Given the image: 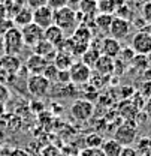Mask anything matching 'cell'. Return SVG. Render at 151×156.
Here are the masks:
<instances>
[{"mask_svg":"<svg viewBox=\"0 0 151 156\" xmlns=\"http://www.w3.org/2000/svg\"><path fill=\"white\" fill-rule=\"evenodd\" d=\"M24 47H26V44H24L21 30L18 27H11V29H8L5 32V35H3V50H5V54L18 56V54H21Z\"/></svg>","mask_w":151,"mask_h":156,"instance_id":"cell-1","label":"cell"},{"mask_svg":"<svg viewBox=\"0 0 151 156\" xmlns=\"http://www.w3.org/2000/svg\"><path fill=\"white\" fill-rule=\"evenodd\" d=\"M54 24L60 27L64 33L74 32L78 27V12L70 6H64L54 11Z\"/></svg>","mask_w":151,"mask_h":156,"instance_id":"cell-2","label":"cell"},{"mask_svg":"<svg viewBox=\"0 0 151 156\" xmlns=\"http://www.w3.org/2000/svg\"><path fill=\"white\" fill-rule=\"evenodd\" d=\"M51 83L43 77L42 74H30L27 78V90L33 98H45L50 93Z\"/></svg>","mask_w":151,"mask_h":156,"instance_id":"cell-3","label":"cell"},{"mask_svg":"<svg viewBox=\"0 0 151 156\" xmlns=\"http://www.w3.org/2000/svg\"><path fill=\"white\" fill-rule=\"evenodd\" d=\"M70 116L75 119L76 122H87L94 113V105L93 102L87 99H76L70 105Z\"/></svg>","mask_w":151,"mask_h":156,"instance_id":"cell-4","label":"cell"},{"mask_svg":"<svg viewBox=\"0 0 151 156\" xmlns=\"http://www.w3.org/2000/svg\"><path fill=\"white\" fill-rule=\"evenodd\" d=\"M130 47L135 54L148 56L151 53V33L148 30H139L132 36Z\"/></svg>","mask_w":151,"mask_h":156,"instance_id":"cell-5","label":"cell"},{"mask_svg":"<svg viewBox=\"0 0 151 156\" xmlns=\"http://www.w3.org/2000/svg\"><path fill=\"white\" fill-rule=\"evenodd\" d=\"M136 134H138L136 125L132 123L130 120H126L124 123H121V125L117 128V131H115V134H114V138H115L121 146H132L133 141L136 140Z\"/></svg>","mask_w":151,"mask_h":156,"instance_id":"cell-6","label":"cell"},{"mask_svg":"<svg viewBox=\"0 0 151 156\" xmlns=\"http://www.w3.org/2000/svg\"><path fill=\"white\" fill-rule=\"evenodd\" d=\"M69 74H70V83L72 84H75V86L87 84L91 78V68L87 66L82 62H76L70 66Z\"/></svg>","mask_w":151,"mask_h":156,"instance_id":"cell-7","label":"cell"},{"mask_svg":"<svg viewBox=\"0 0 151 156\" xmlns=\"http://www.w3.org/2000/svg\"><path fill=\"white\" fill-rule=\"evenodd\" d=\"M19 30H21V35H22L26 47L33 48L38 42H40L43 39V29L39 27L38 24H35V23H30V24L21 27Z\"/></svg>","mask_w":151,"mask_h":156,"instance_id":"cell-8","label":"cell"},{"mask_svg":"<svg viewBox=\"0 0 151 156\" xmlns=\"http://www.w3.org/2000/svg\"><path fill=\"white\" fill-rule=\"evenodd\" d=\"M130 21L120 17H114L111 27H109V36L117 41H123L130 35Z\"/></svg>","mask_w":151,"mask_h":156,"instance_id":"cell-9","label":"cell"},{"mask_svg":"<svg viewBox=\"0 0 151 156\" xmlns=\"http://www.w3.org/2000/svg\"><path fill=\"white\" fill-rule=\"evenodd\" d=\"M33 23L42 27L43 30L54 24V11L48 6H42L33 11Z\"/></svg>","mask_w":151,"mask_h":156,"instance_id":"cell-10","label":"cell"},{"mask_svg":"<svg viewBox=\"0 0 151 156\" xmlns=\"http://www.w3.org/2000/svg\"><path fill=\"white\" fill-rule=\"evenodd\" d=\"M78 21L81 18H96L99 14V2L97 0H81L78 3Z\"/></svg>","mask_w":151,"mask_h":156,"instance_id":"cell-11","label":"cell"},{"mask_svg":"<svg viewBox=\"0 0 151 156\" xmlns=\"http://www.w3.org/2000/svg\"><path fill=\"white\" fill-rule=\"evenodd\" d=\"M121 48L123 47H121L120 41L111 38V36H105V38L102 39V42H100V53L103 56H108V57H111V58L118 57L120 53H121Z\"/></svg>","mask_w":151,"mask_h":156,"instance_id":"cell-12","label":"cell"},{"mask_svg":"<svg viewBox=\"0 0 151 156\" xmlns=\"http://www.w3.org/2000/svg\"><path fill=\"white\" fill-rule=\"evenodd\" d=\"M43 38L46 39L50 44H53L57 50H58V48L64 44V41L67 39V36H66V33H64L60 27H57L56 24H53V26H50L48 29L43 30Z\"/></svg>","mask_w":151,"mask_h":156,"instance_id":"cell-13","label":"cell"},{"mask_svg":"<svg viewBox=\"0 0 151 156\" xmlns=\"http://www.w3.org/2000/svg\"><path fill=\"white\" fill-rule=\"evenodd\" d=\"M48 60L45 57H42V56H39V54H32V56H29L27 60H26V69L30 72V74H43V71H45V68L48 66Z\"/></svg>","mask_w":151,"mask_h":156,"instance_id":"cell-14","label":"cell"},{"mask_svg":"<svg viewBox=\"0 0 151 156\" xmlns=\"http://www.w3.org/2000/svg\"><path fill=\"white\" fill-rule=\"evenodd\" d=\"M114 66H115V58H111L108 56L100 54V57L97 58V62L94 63V71L97 74L103 75V77H109L114 74Z\"/></svg>","mask_w":151,"mask_h":156,"instance_id":"cell-15","label":"cell"},{"mask_svg":"<svg viewBox=\"0 0 151 156\" xmlns=\"http://www.w3.org/2000/svg\"><path fill=\"white\" fill-rule=\"evenodd\" d=\"M32 50H33L35 54H39V56L45 57L48 62H53L54 57H56V54H57V48L53 45V44H50L45 38L42 39L40 42H38Z\"/></svg>","mask_w":151,"mask_h":156,"instance_id":"cell-16","label":"cell"},{"mask_svg":"<svg viewBox=\"0 0 151 156\" xmlns=\"http://www.w3.org/2000/svg\"><path fill=\"white\" fill-rule=\"evenodd\" d=\"M0 66H2L9 75H14V74H17L19 69H21V60L18 58V56L5 54L3 57H0Z\"/></svg>","mask_w":151,"mask_h":156,"instance_id":"cell-17","label":"cell"},{"mask_svg":"<svg viewBox=\"0 0 151 156\" xmlns=\"http://www.w3.org/2000/svg\"><path fill=\"white\" fill-rule=\"evenodd\" d=\"M12 23H14L15 27H18V29L27 26V24H30V23H33V11H32L29 6H22L18 12H17V15L12 18Z\"/></svg>","mask_w":151,"mask_h":156,"instance_id":"cell-18","label":"cell"},{"mask_svg":"<svg viewBox=\"0 0 151 156\" xmlns=\"http://www.w3.org/2000/svg\"><path fill=\"white\" fill-rule=\"evenodd\" d=\"M123 147L115 138H108V140H103L100 149L103 152L105 156H120L121 152H123Z\"/></svg>","mask_w":151,"mask_h":156,"instance_id":"cell-19","label":"cell"},{"mask_svg":"<svg viewBox=\"0 0 151 156\" xmlns=\"http://www.w3.org/2000/svg\"><path fill=\"white\" fill-rule=\"evenodd\" d=\"M53 63L56 65L60 71H69L70 66L74 65V56L66 53V51H61V50H57V54Z\"/></svg>","mask_w":151,"mask_h":156,"instance_id":"cell-20","label":"cell"},{"mask_svg":"<svg viewBox=\"0 0 151 156\" xmlns=\"http://www.w3.org/2000/svg\"><path fill=\"white\" fill-rule=\"evenodd\" d=\"M112 14H102L99 12L94 18V27L102 33V35H109V27L112 23Z\"/></svg>","mask_w":151,"mask_h":156,"instance_id":"cell-21","label":"cell"},{"mask_svg":"<svg viewBox=\"0 0 151 156\" xmlns=\"http://www.w3.org/2000/svg\"><path fill=\"white\" fill-rule=\"evenodd\" d=\"M70 38L74 39V41H76V42L90 45L91 41H93V32H91V29H88L85 26H78L75 30L72 32V36Z\"/></svg>","mask_w":151,"mask_h":156,"instance_id":"cell-22","label":"cell"},{"mask_svg":"<svg viewBox=\"0 0 151 156\" xmlns=\"http://www.w3.org/2000/svg\"><path fill=\"white\" fill-rule=\"evenodd\" d=\"M100 54H102V53H100V48H94L93 45H90V47H88V50L81 56V58H82L81 62H82V63H85L87 66L93 68V66H94V63L97 62V58L100 57Z\"/></svg>","mask_w":151,"mask_h":156,"instance_id":"cell-23","label":"cell"},{"mask_svg":"<svg viewBox=\"0 0 151 156\" xmlns=\"http://www.w3.org/2000/svg\"><path fill=\"white\" fill-rule=\"evenodd\" d=\"M58 74H60V69L57 68L53 62H50V63H48V66L45 68V71H43V74H42V75H43V77L53 84V83H58Z\"/></svg>","mask_w":151,"mask_h":156,"instance_id":"cell-24","label":"cell"},{"mask_svg":"<svg viewBox=\"0 0 151 156\" xmlns=\"http://www.w3.org/2000/svg\"><path fill=\"white\" fill-rule=\"evenodd\" d=\"M132 66L135 69H139V71H147L150 68L148 65V57L147 56H142V54H135V57L132 58Z\"/></svg>","mask_w":151,"mask_h":156,"instance_id":"cell-25","label":"cell"},{"mask_svg":"<svg viewBox=\"0 0 151 156\" xmlns=\"http://www.w3.org/2000/svg\"><path fill=\"white\" fill-rule=\"evenodd\" d=\"M133 57H135V51L132 50V47L121 48V53H120V56H118V58L123 60L124 63H130Z\"/></svg>","mask_w":151,"mask_h":156,"instance_id":"cell-26","label":"cell"},{"mask_svg":"<svg viewBox=\"0 0 151 156\" xmlns=\"http://www.w3.org/2000/svg\"><path fill=\"white\" fill-rule=\"evenodd\" d=\"M78 156H105L100 147H85L79 152Z\"/></svg>","mask_w":151,"mask_h":156,"instance_id":"cell-27","label":"cell"},{"mask_svg":"<svg viewBox=\"0 0 151 156\" xmlns=\"http://www.w3.org/2000/svg\"><path fill=\"white\" fill-rule=\"evenodd\" d=\"M87 147H100L102 143H103V138L97 134H91V135L87 136Z\"/></svg>","mask_w":151,"mask_h":156,"instance_id":"cell-28","label":"cell"},{"mask_svg":"<svg viewBox=\"0 0 151 156\" xmlns=\"http://www.w3.org/2000/svg\"><path fill=\"white\" fill-rule=\"evenodd\" d=\"M141 14H142L144 23H147V24H150L151 26V2H145V3L142 5V11H141Z\"/></svg>","mask_w":151,"mask_h":156,"instance_id":"cell-29","label":"cell"},{"mask_svg":"<svg viewBox=\"0 0 151 156\" xmlns=\"http://www.w3.org/2000/svg\"><path fill=\"white\" fill-rule=\"evenodd\" d=\"M46 6L51 8L53 11H57L67 6V0H46Z\"/></svg>","mask_w":151,"mask_h":156,"instance_id":"cell-30","label":"cell"},{"mask_svg":"<svg viewBox=\"0 0 151 156\" xmlns=\"http://www.w3.org/2000/svg\"><path fill=\"white\" fill-rule=\"evenodd\" d=\"M11 96V92L9 89L6 87V84H0V105H3Z\"/></svg>","mask_w":151,"mask_h":156,"instance_id":"cell-31","label":"cell"},{"mask_svg":"<svg viewBox=\"0 0 151 156\" xmlns=\"http://www.w3.org/2000/svg\"><path fill=\"white\" fill-rule=\"evenodd\" d=\"M26 3H27V6L32 11H35L38 8H42V6H46V0H26Z\"/></svg>","mask_w":151,"mask_h":156,"instance_id":"cell-32","label":"cell"},{"mask_svg":"<svg viewBox=\"0 0 151 156\" xmlns=\"http://www.w3.org/2000/svg\"><path fill=\"white\" fill-rule=\"evenodd\" d=\"M58 83L60 84H70V74H69V71H60V74H58Z\"/></svg>","mask_w":151,"mask_h":156,"instance_id":"cell-33","label":"cell"},{"mask_svg":"<svg viewBox=\"0 0 151 156\" xmlns=\"http://www.w3.org/2000/svg\"><path fill=\"white\" fill-rule=\"evenodd\" d=\"M138 150L136 149H133L132 146H124L123 147V152H121V155L120 156H138Z\"/></svg>","mask_w":151,"mask_h":156,"instance_id":"cell-34","label":"cell"},{"mask_svg":"<svg viewBox=\"0 0 151 156\" xmlns=\"http://www.w3.org/2000/svg\"><path fill=\"white\" fill-rule=\"evenodd\" d=\"M42 155H43V156H60V153H58V150H57L56 147H53V146H50V147H46V149H43V152H42Z\"/></svg>","mask_w":151,"mask_h":156,"instance_id":"cell-35","label":"cell"},{"mask_svg":"<svg viewBox=\"0 0 151 156\" xmlns=\"http://www.w3.org/2000/svg\"><path fill=\"white\" fill-rule=\"evenodd\" d=\"M9 78H11V75L0 66V84H6V83L9 81Z\"/></svg>","mask_w":151,"mask_h":156,"instance_id":"cell-36","label":"cell"},{"mask_svg":"<svg viewBox=\"0 0 151 156\" xmlns=\"http://www.w3.org/2000/svg\"><path fill=\"white\" fill-rule=\"evenodd\" d=\"M11 156H30L29 152H26L24 149H15L11 152Z\"/></svg>","mask_w":151,"mask_h":156,"instance_id":"cell-37","label":"cell"},{"mask_svg":"<svg viewBox=\"0 0 151 156\" xmlns=\"http://www.w3.org/2000/svg\"><path fill=\"white\" fill-rule=\"evenodd\" d=\"M14 3H15V0H0V6H3L6 9H9Z\"/></svg>","mask_w":151,"mask_h":156,"instance_id":"cell-38","label":"cell"},{"mask_svg":"<svg viewBox=\"0 0 151 156\" xmlns=\"http://www.w3.org/2000/svg\"><path fill=\"white\" fill-rule=\"evenodd\" d=\"M8 18V9L6 8H3V6H0V21H3V20Z\"/></svg>","mask_w":151,"mask_h":156,"instance_id":"cell-39","label":"cell"},{"mask_svg":"<svg viewBox=\"0 0 151 156\" xmlns=\"http://www.w3.org/2000/svg\"><path fill=\"white\" fill-rule=\"evenodd\" d=\"M145 114L151 119V99L147 102V104H145Z\"/></svg>","mask_w":151,"mask_h":156,"instance_id":"cell-40","label":"cell"},{"mask_svg":"<svg viewBox=\"0 0 151 156\" xmlns=\"http://www.w3.org/2000/svg\"><path fill=\"white\" fill-rule=\"evenodd\" d=\"M81 0H67V6H70V8H74V6H78V3H79Z\"/></svg>","mask_w":151,"mask_h":156,"instance_id":"cell-41","label":"cell"},{"mask_svg":"<svg viewBox=\"0 0 151 156\" xmlns=\"http://www.w3.org/2000/svg\"><path fill=\"white\" fill-rule=\"evenodd\" d=\"M147 57H148V65H150V68H151V53L147 56Z\"/></svg>","mask_w":151,"mask_h":156,"instance_id":"cell-42","label":"cell"},{"mask_svg":"<svg viewBox=\"0 0 151 156\" xmlns=\"http://www.w3.org/2000/svg\"><path fill=\"white\" fill-rule=\"evenodd\" d=\"M97 2H103V0H97Z\"/></svg>","mask_w":151,"mask_h":156,"instance_id":"cell-43","label":"cell"},{"mask_svg":"<svg viewBox=\"0 0 151 156\" xmlns=\"http://www.w3.org/2000/svg\"><path fill=\"white\" fill-rule=\"evenodd\" d=\"M147 2H151V0H147Z\"/></svg>","mask_w":151,"mask_h":156,"instance_id":"cell-44","label":"cell"}]
</instances>
